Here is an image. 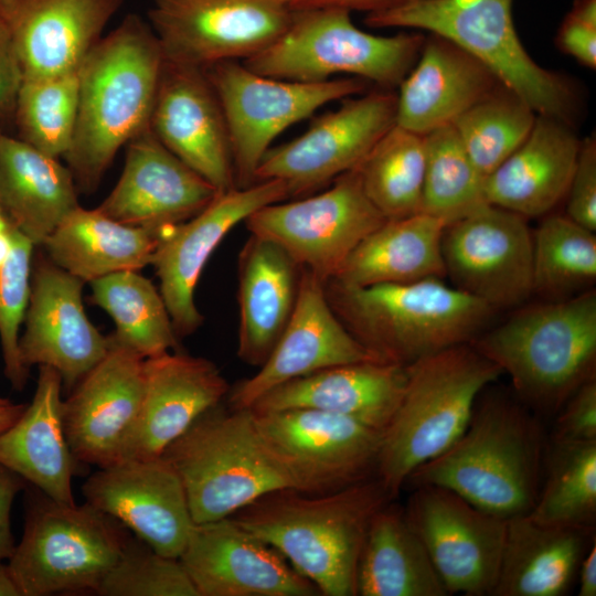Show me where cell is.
Listing matches in <instances>:
<instances>
[{
    "instance_id": "cell-35",
    "label": "cell",
    "mask_w": 596,
    "mask_h": 596,
    "mask_svg": "<svg viewBox=\"0 0 596 596\" xmlns=\"http://www.w3.org/2000/svg\"><path fill=\"white\" fill-rule=\"evenodd\" d=\"M445 226L424 212L386 220L353 249L331 279L358 287L443 279Z\"/></svg>"
},
{
    "instance_id": "cell-21",
    "label": "cell",
    "mask_w": 596,
    "mask_h": 596,
    "mask_svg": "<svg viewBox=\"0 0 596 596\" xmlns=\"http://www.w3.org/2000/svg\"><path fill=\"white\" fill-rule=\"evenodd\" d=\"M381 360L361 344L333 312L324 281L300 267L291 317L272 353L251 377L228 392L231 408H251L290 380L340 364ZM383 361V360H381Z\"/></svg>"
},
{
    "instance_id": "cell-30",
    "label": "cell",
    "mask_w": 596,
    "mask_h": 596,
    "mask_svg": "<svg viewBox=\"0 0 596 596\" xmlns=\"http://www.w3.org/2000/svg\"><path fill=\"white\" fill-rule=\"evenodd\" d=\"M579 145L566 123L539 115L521 146L485 178L487 203L526 219L546 215L567 194Z\"/></svg>"
},
{
    "instance_id": "cell-52",
    "label": "cell",
    "mask_w": 596,
    "mask_h": 596,
    "mask_svg": "<svg viewBox=\"0 0 596 596\" xmlns=\"http://www.w3.org/2000/svg\"><path fill=\"white\" fill-rule=\"evenodd\" d=\"M291 11L340 8L350 12L359 11L365 14L381 12L393 8L405 0H283Z\"/></svg>"
},
{
    "instance_id": "cell-27",
    "label": "cell",
    "mask_w": 596,
    "mask_h": 596,
    "mask_svg": "<svg viewBox=\"0 0 596 596\" xmlns=\"http://www.w3.org/2000/svg\"><path fill=\"white\" fill-rule=\"evenodd\" d=\"M406 366L371 360L330 366L270 390L249 409L312 408L353 418L384 433L402 400Z\"/></svg>"
},
{
    "instance_id": "cell-54",
    "label": "cell",
    "mask_w": 596,
    "mask_h": 596,
    "mask_svg": "<svg viewBox=\"0 0 596 596\" xmlns=\"http://www.w3.org/2000/svg\"><path fill=\"white\" fill-rule=\"evenodd\" d=\"M25 406V404H14L11 402L0 404V434L17 422Z\"/></svg>"
},
{
    "instance_id": "cell-41",
    "label": "cell",
    "mask_w": 596,
    "mask_h": 596,
    "mask_svg": "<svg viewBox=\"0 0 596 596\" xmlns=\"http://www.w3.org/2000/svg\"><path fill=\"white\" fill-rule=\"evenodd\" d=\"M533 294L546 301L568 299L596 281L595 232L567 215L550 214L532 231Z\"/></svg>"
},
{
    "instance_id": "cell-46",
    "label": "cell",
    "mask_w": 596,
    "mask_h": 596,
    "mask_svg": "<svg viewBox=\"0 0 596 596\" xmlns=\"http://www.w3.org/2000/svg\"><path fill=\"white\" fill-rule=\"evenodd\" d=\"M34 244L12 226V248L0 266V343L4 374L14 390L24 389L29 368L20 355L19 330L31 290V257Z\"/></svg>"
},
{
    "instance_id": "cell-37",
    "label": "cell",
    "mask_w": 596,
    "mask_h": 596,
    "mask_svg": "<svg viewBox=\"0 0 596 596\" xmlns=\"http://www.w3.org/2000/svg\"><path fill=\"white\" fill-rule=\"evenodd\" d=\"M356 595H449L404 508L391 501L369 525L356 568Z\"/></svg>"
},
{
    "instance_id": "cell-59",
    "label": "cell",
    "mask_w": 596,
    "mask_h": 596,
    "mask_svg": "<svg viewBox=\"0 0 596 596\" xmlns=\"http://www.w3.org/2000/svg\"><path fill=\"white\" fill-rule=\"evenodd\" d=\"M8 402H10V401L7 400V398L0 397V404H6V403H8Z\"/></svg>"
},
{
    "instance_id": "cell-47",
    "label": "cell",
    "mask_w": 596,
    "mask_h": 596,
    "mask_svg": "<svg viewBox=\"0 0 596 596\" xmlns=\"http://www.w3.org/2000/svg\"><path fill=\"white\" fill-rule=\"evenodd\" d=\"M566 215L596 231V141L586 138L579 145L576 164L566 194Z\"/></svg>"
},
{
    "instance_id": "cell-56",
    "label": "cell",
    "mask_w": 596,
    "mask_h": 596,
    "mask_svg": "<svg viewBox=\"0 0 596 596\" xmlns=\"http://www.w3.org/2000/svg\"><path fill=\"white\" fill-rule=\"evenodd\" d=\"M12 248V225L0 233V266L7 260Z\"/></svg>"
},
{
    "instance_id": "cell-40",
    "label": "cell",
    "mask_w": 596,
    "mask_h": 596,
    "mask_svg": "<svg viewBox=\"0 0 596 596\" xmlns=\"http://www.w3.org/2000/svg\"><path fill=\"white\" fill-rule=\"evenodd\" d=\"M356 169L366 196L386 220L421 212L424 136L394 124Z\"/></svg>"
},
{
    "instance_id": "cell-22",
    "label": "cell",
    "mask_w": 596,
    "mask_h": 596,
    "mask_svg": "<svg viewBox=\"0 0 596 596\" xmlns=\"http://www.w3.org/2000/svg\"><path fill=\"white\" fill-rule=\"evenodd\" d=\"M149 126L217 192L236 188L227 126L205 70L164 61Z\"/></svg>"
},
{
    "instance_id": "cell-38",
    "label": "cell",
    "mask_w": 596,
    "mask_h": 596,
    "mask_svg": "<svg viewBox=\"0 0 596 596\" xmlns=\"http://www.w3.org/2000/svg\"><path fill=\"white\" fill-rule=\"evenodd\" d=\"M92 301L113 319L111 338L143 359L178 348L166 302L138 270H121L92 280Z\"/></svg>"
},
{
    "instance_id": "cell-12",
    "label": "cell",
    "mask_w": 596,
    "mask_h": 596,
    "mask_svg": "<svg viewBox=\"0 0 596 596\" xmlns=\"http://www.w3.org/2000/svg\"><path fill=\"white\" fill-rule=\"evenodd\" d=\"M252 413L264 447L292 489L332 492L375 475L382 432L312 408Z\"/></svg>"
},
{
    "instance_id": "cell-4",
    "label": "cell",
    "mask_w": 596,
    "mask_h": 596,
    "mask_svg": "<svg viewBox=\"0 0 596 596\" xmlns=\"http://www.w3.org/2000/svg\"><path fill=\"white\" fill-rule=\"evenodd\" d=\"M327 299L348 331L379 359L408 365L470 343L497 311L440 278L349 286L329 279Z\"/></svg>"
},
{
    "instance_id": "cell-5",
    "label": "cell",
    "mask_w": 596,
    "mask_h": 596,
    "mask_svg": "<svg viewBox=\"0 0 596 596\" xmlns=\"http://www.w3.org/2000/svg\"><path fill=\"white\" fill-rule=\"evenodd\" d=\"M470 344L510 376L526 407L557 414L596 377V291L518 308Z\"/></svg>"
},
{
    "instance_id": "cell-14",
    "label": "cell",
    "mask_w": 596,
    "mask_h": 596,
    "mask_svg": "<svg viewBox=\"0 0 596 596\" xmlns=\"http://www.w3.org/2000/svg\"><path fill=\"white\" fill-rule=\"evenodd\" d=\"M291 17L283 0H151L148 23L164 61L205 70L256 54Z\"/></svg>"
},
{
    "instance_id": "cell-26",
    "label": "cell",
    "mask_w": 596,
    "mask_h": 596,
    "mask_svg": "<svg viewBox=\"0 0 596 596\" xmlns=\"http://www.w3.org/2000/svg\"><path fill=\"white\" fill-rule=\"evenodd\" d=\"M123 173L97 207L129 225L164 230L203 210L216 189L168 150L146 127L127 143Z\"/></svg>"
},
{
    "instance_id": "cell-20",
    "label": "cell",
    "mask_w": 596,
    "mask_h": 596,
    "mask_svg": "<svg viewBox=\"0 0 596 596\" xmlns=\"http://www.w3.org/2000/svg\"><path fill=\"white\" fill-rule=\"evenodd\" d=\"M199 596H313L317 587L233 518L195 523L179 556Z\"/></svg>"
},
{
    "instance_id": "cell-33",
    "label": "cell",
    "mask_w": 596,
    "mask_h": 596,
    "mask_svg": "<svg viewBox=\"0 0 596 596\" xmlns=\"http://www.w3.org/2000/svg\"><path fill=\"white\" fill-rule=\"evenodd\" d=\"M596 541L595 529L544 524L528 514L507 520L492 596H564Z\"/></svg>"
},
{
    "instance_id": "cell-15",
    "label": "cell",
    "mask_w": 596,
    "mask_h": 596,
    "mask_svg": "<svg viewBox=\"0 0 596 596\" xmlns=\"http://www.w3.org/2000/svg\"><path fill=\"white\" fill-rule=\"evenodd\" d=\"M441 253L451 286L494 310L533 295V237L520 214L487 203L445 226Z\"/></svg>"
},
{
    "instance_id": "cell-11",
    "label": "cell",
    "mask_w": 596,
    "mask_h": 596,
    "mask_svg": "<svg viewBox=\"0 0 596 596\" xmlns=\"http://www.w3.org/2000/svg\"><path fill=\"white\" fill-rule=\"evenodd\" d=\"M205 73L227 126L236 188L255 183L259 162L278 135L322 106L362 94L366 87L358 77L316 83L274 78L240 61L216 63Z\"/></svg>"
},
{
    "instance_id": "cell-23",
    "label": "cell",
    "mask_w": 596,
    "mask_h": 596,
    "mask_svg": "<svg viewBox=\"0 0 596 596\" xmlns=\"http://www.w3.org/2000/svg\"><path fill=\"white\" fill-rule=\"evenodd\" d=\"M109 347L62 403L63 427L78 462L98 468L119 460L143 392L145 359L108 336Z\"/></svg>"
},
{
    "instance_id": "cell-42",
    "label": "cell",
    "mask_w": 596,
    "mask_h": 596,
    "mask_svg": "<svg viewBox=\"0 0 596 596\" xmlns=\"http://www.w3.org/2000/svg\"><path fill=\"white\" fill-rule=\"evenodd\" d=\"M425 169L421 212L450 224L487 204L485 178L453 125L424 136Z\"/></svg>"
},
{
    "instance_id": "cell-19",
    "label": "cell",
    "mask_w": 596,
    "mask_h": 596,
    "mask_svg": "<svg viewBox=\"0 0 596 596\" xmlns=\"http://www.w3.org/2000/svg\"><path fill=\"white\" fill-rule=\"evenodd\" d=\"M82 491L87 503L169 557L179 558L195 524L182 481L162 456L98 468Z\"/></svg>"
},
{
    "instance_id": "cell-57",
    "label": "cell",
    "mask_w": 596,
    "mask_h": 596,
    "mask_svg": "<svg viewBox=\"0 0 596 596\" xmlns=\"http://www.w3.org/2000/svg\"><path fill=\"white\" fill-rule=\"evenodd\" d=\"M17 0H0V15L6 20L10 15Z\"/></svg>"
},
{
    "instance_id": "cell-24",
    "label": "cell",
    "mask_w": 596,
    "mask_h": 596,
    "mask_svg": "<svg viewBox=\"0 0 596 596\" xmlns=\"http://www.w3.org/2000/svg\"><path fill=\"white\" fill-rule=\"evenodd\" d=\"M84 281L58 266L36 264L19 348L25 366L56 370L70 392L106 354L109 340L84 310Z\"/></svg>"
},
{
    "instance_id": "cell-28",
    "label": "cell",
    "mask_w": 596,
    "mask_h": 596,
    "mask_svg": "<svg viewBox=\"0 0 596 596\" xmlns=\"http://www.w3.org/2000/svg\"><path fill=\"white\" fill-rule=\"evenodd\" d=\"M123 2L17 0L7 22L23 79L46 78L78 70Z\"/></svg>"
},
{
    "instance_id": "cell-43",
    "label": "cell",
    "mask_w": 596,
    "mask_h": 596,
    "mask_svg": "<svg viewBox=\"0 0 596 596\" xmlns=\"http://www.w3.org/2000/svg\"><path fill=\"white\" fill-rule=\"evenodd\" d=\"M78 95V70L23 79L13 115L19 138L47 156L64 157L74 136Z\"/></svg>"
},
{
    "instance_id": "cell-60",
    "label": "cell",
    "mask_w": 596,
    "mask_h": 596,
    "mask_svg": "<svg viewBox=\"0 0 596 596\" xmlns=\"http://www.w3.org/2000/svg\"><path fill=\"white\" fill-rule=\"evenodd\" d=\"M2 134L1 129H0V135Z\"/></svg>"
},
{
    "instance_id": "cell-44",
    "label": "cell",
    "mask_w": 596,
    "mask_h": 596,
    "mask_svg": "<svg viewBox=\"0 0 596 596\" xmlns=\"http://www.w3.org/2000/svg\"><path fill=\"white\" fill-rule=\"evenodd\" d=\"M535 111L504 88L494 91L462 113L451 125L472 163L486 178L529 136Z\"/></svg>"
},
{
    "instance_id": "cell-32",
    "label": "cell",
    "mask_w": 596,
    "mask_h": 596,
    "mask_svg": "<svg viewBox=\"0 0 596 596\" xmlns=\"http://www.w3.org/2000/svg\"><path fill=\"white\" fill-rule=\"evenodd\" d=\"M300 266L276 243L251 234L237 260L240 326L237 355L260 366L267 360L297 300Z\"/></svg>"
},
{
    "instance_id": "cell-17",
    "label": "cell",
    "mask_w": 596,
    "mask_h": 596,
    "mask_svg": "<svg viewBox=\"0 0 596 596\" xmlns=\"http://www.w3.org/2000/svg\"><path fill=\"white\" fill-rule=\"evenodd\" d=\"M295 139L264 155L255 182L278 180L289 198L322 187L356 168L395 124L396 95L376 91L342 99Z\"/></svg>"
},
{
    "instance_id": "cell-36",
    "label": "cell",
    "mask_w": 596,
    "mask_h": 596,
    "mask_svg": "<svg viewBox=\"0 0 596 596\" xmlns=\"http://www.w3.org/2000/svg\"><path fill=\"white\" fill-rule=\"evenodd\" d=\"M164 230L124 224L98 209L78 206L41 246L54 265L91 283L151 264Z\"/></svg>"
},
{
    "instance_id": "cell-51",
    "label": "cell",
    "mask_w": 596,
    "mask_h": 596,
    "mask_svg": "<svg viewBox=\"0 0 596 596\" xmlns=\"http://www.w3.org/2000/svg\"><path fill=\"white\" fill-rule=\"evenodd\" d=\"M25 480L0 465V561L9 560L15 549L11 530V509Z\"/></svg>"
},
{
    "instance_id": "cell-2",
    "label": "cell",
    "mask_w": 596,
    "mask_h": 596,
    "mask_svg": "<svg viewBox=\"0 0 596 596\" xmlns=\"http://www.w3.org/2000/svg\"><path fill=\"white\" fill-rule=\"evenodd\" d=\"M163 63L150 24L134 13L83 60L76 126L64 156L82 189L93 191L117 151L149 126Z\"/></svg>"
},
{
    "instance_id": "cell-9",
    "label": "cell",
    "mask_w": 596,
    "mask_h": 596,
    "mask_svg": "<svg viewBox=\"0 0 596 596\" xmlns=\"http://www.w3.org/2000/svg\"><path fill=\"white\" fill-rule=\"evenodd\" d=\"M349 10L292 11L286 30L268 46L242 61L258 74L316 83L339 74L397 86L416 62L425 41L421 33L377 35L358 28Z\"/></svg>"
},
{
    "instance_id": "cell-8",
    "label": "cell",
    "mask_w": 596,
    "mask_h": 596,
    "mask_svg": "<svg viewBox=\"0 0 596 596\" xmlns=\"http://www.w3.org/2000/svg\"><path fill=\"white\" fill-rule=\"evenodd\" d=\"M217 406L161 455L182 481L194 523L228 518L266 493L292 489L264 447L252 411Z\"/></svg>"
},
{
    "instance_id": "cell-50",
    "label": "cell",
    "mask_w": 596,
    "mask_h": 596,
    "mask_svg": "<svg viewBox=\"0 0 596 596\" xmlns=\"http://www.w3.org/2000/svg\"><path fill=\"white\" fill-rule=\"evenodd\" d=\"M23 79L9 23L0 15V123L13 117Z\"/></svg>"
},
{
    "instance_id": "cell-1",
    "label": "cell",
    "mask_w": 596,
    "mask_h": 596,
    "mask_svg": "<svg viewBox=\"0 0 596 596\" xmlns=\"http://www.w3.org/2000/svg\"><path fill=\"white\" fill-rule=\"evenodd\" d=\"M530 411L503 392L483 390L464 433L417 467L405 485L447 488L503 520L529 514L547 448L542 425Z\"/></svg>"
},
{
    "instance_id": "cell-39",
    "label": "cell",
    "mask_w": 596,
    "mask_h": 596,
    "mask_svg": "<svg viewBox=\"0 0 596 596\" xmlns=\"http://www.w3.org/2000/svg\"><path fill=\"white\" fill-rule=\"evenodd\" d=\"M528 515L544 524L595 529L596 440H547L542 485Z\"/></svg>"
},
{
    "instance_id": "cell-55",
    "label": "cell",
    "mask_w": 596,
    "mask_h": 596,
    "mask_svg": "<svg viewBox=\"0 0 596 596\" xmlns=\"http://www.w3.org/2000/svg\"><path fill=\"white\" fill-rule=\"evenodd\" d=\"M0 596H22L20 588L7 564L0 561Z\"/></svg>"
},
{
    "instance_id": "cell-29",
    "label": "cell",
    "mask_w": 596,
    "mask_h": 596,
    "mask_svg": "<svg viewBox=\"0 0 596 596\" xmlns=\"http://www.w3.org/2000/svg\"><path fill=\"white\" fill-rule=\"evenodd\" d=\"M496 76L451 42L433 34L401 82L395 124L415 134L451 125L494 91Z\"/></svg>"
},
{
    "instance_id": "cell-3",
    "label": "cell",
    "mask_w": 596,
    "mask_h": 596,
    "mask_svg": "<svg viewBox=\"0 0 596 596\" xmlns=\"http://www.w3.org/2000/svg\"><path fill=\"white\" fill-rule=\"evenodd\" d=\"M371 477L326 493H266L231 518L276 549L326 596H356V568L374 514L392 501Z\"/></svg>"
},
{
    "instance_id": "cell-7",
    "label": "cell",
    "mask_w": 596,
    "mask_h": 596,
    "mask_svg": "<svg viewBox=\"0 0 596 596\" xmlns=\"http://www.w3.org/2000/svg\"><path fill=\"white\" fill-rule=\"evenodd\" d=\"M513 0H405L365 14L373 29L429 31L478 60L535 113L568 124L574 92L564 77L540 66L525 51L512 18Z\"/></svg>"
},
{
    "instance_id": "cell-48",
    "label": "cell",
    "mask_w": 596,
    "mask_h": 596,
    "mask_svg": "<svg viewBox=\"0 0 596 596\" xmlns=\"http://www.w3.org/2000/svg\"><path fill=\"white\" fill-rule=\"evenodd\" d=\"M556 415L549 441L596 440V377L583 383Z\"/></svg>"
},
{
    "instance_id": "cell-10",
    "label": "cell",
    "mask_w": 596,
    "mask_h": 596,
    "mask_svg": "<svg viewBox=\"0 0 596 596\" xmlns=\"http://www.w3.org/2000/svg\"><path fill=\"white\" fill-rule=\"evenodd\" d=\"M128 539L118 521L86 501L63 504L42 493L29 504L8 565L22 596L96 593Z\"/></svg>"
},
{
    "instance_id": "cell-13",
    "label": "cell",
    "mask_w": 596,
    "mask_h": 596,
    "mask_svg": "<svg viewBox=\"0 0 596 596\" xmlns=\"http://www.w3.org/2000/svg\"><path fill=\"white\" fill-rule=\"evenodd\" d=\"M333 181L321 193L265 205L244 221L251 234L276 243L324 283L386 221L366 196L356 168Z\"/></svg>"
},
{
    "instance_id": "cell-53",
    "label": "cell",
    "mask_w": 596,
    "mask_h": 596,
    "mask_svg": "<svg viewBox=\"0 0 596 596\" xmlns=\"http://www.w3.org/2000/svg\"><path fill=\"white\" fill-rule=\"evenodd\" d=\"M576 583L579 596L596 595V541L590 545L581 562Z\"/></svg>"
},
{
    "instance_id": "cell-25",
    "label": "cell",
    "mask_w": 596,
    "mask_h": 596,
    "mask_svg": "<svg viewBox=\"0 0 596 596\" xmlns=\"http://www.w3.org/2000/svg\"><path fill=\"white\" fill-rule=\"evenodd\" d=\"M228 392L226 380L207 359L170 351L145 359L141 404L119 460L161 457Z\"/></svg>"
},
{
    "instance_id": "cell-31",
    "label": "cell",
    "mask_w": 596,
    "mask_h": 596,
    "mask_svg": "<svg viewBox=\"0 0 596 596\" xmlns=\"http://www.w3.org/2000/svg\"><path fill=\"white\" fill-rule=\"evenodd\" d=\"M62 377L53 368L39 366L32 402L0 434V465L32 483L47 498L74 504L75 459L63 427Z\"/></svg>"
},
{
    "instance_id": "cell-16",
    "label": "cell",
    "mask_w": 596,
    "mask_h": 596,
    "mask_svg": "<svg viewBox=\"0 0 596 596\" xmlns=\"http://www.w3.org/2000/svg\"><path fill=\"white\" fill-rule=\"evenodd\" d=\"M404 512L448 594L492 596L507 520L439 486L413 488Z\"/></svg>"
},
{
    "instance_id": "cell-45",
    "label": "cell",
    "mask_w": 596,
    "mask_h": 596,
    "mask_svg": "<svg viewBox=\"0 0 596 596\" xmlns=\"http://www.w3.org/2000/svg\"><path fill=\"white\" fill-rule=\"evenodd\" d=\"M102 596H199L181 561L156 552L137 536L102 581Z\"/></svg>"
},
{
    "instance_id": "cell-6",
    "label": "cell",
    "mask_w": 596,
    "mask_h": 596,
    "mask_svg": "<svg viewBox=\"0 0 596 596\" xmlns=\"http://www.w3.org/2000/svg\"><path fill=\"white\" fill-rule=\"evenodd\" d=\"M400 405L382 435L375 477L394 499L409 475L444 453L466 429L479 395L500 368L470 343L406 365Z\"/></svg>"
},
{
    "instance_id": "cell-49",
    "label": "cell",
    "mask_w": 596,
    "mask_h": 596,
    "mask_svg": "<svg viewBox=\"0 0 596 596\" xmlns=\"http://www.w3.org/2000/svg\"><path fill=\"white\" fill-rule=\"evenodd\" d=\"M558 47L589 68L596 66V0H576L556 38Z\"/></svg>"
},
{
    "instance_id": "cell-34",
    "label": "cell",
    "mask_w": 596,
    "mask_h": 596,
    "mask_svg": "<svg viewBox=\"0 0 596 596\" xmlns=\"http://www.w3.org/2000/svg\"><path fill=\"white\" fill-rule=\"evenodd\" d=\"M78 206L68 167L20 138L0 135V207L14 228L42 245Z\"/></svg>"
},
{
    "instance_id": "cell-18",
    "label": "cell",
    "mask_w": 596,
    "mask_h": 596,
    "mask_svg": "<svg viewBox=\"0 0 596 596\" xmlns=\"http://www.w3.org/2000/svg\"><path fill=\"white\" fill-rule=\"evenodd\" d=\"M288 198L284 182L257 181L246 188L217 192L198 214L163 231L151 264L178 338L193 333L202 324L194 291L204 266L223 238L258 209Z\"/></svg>"
},
{
    "instance_id": "cell-58",
    "label": "cell",
    "mask_w": 596,
    "mask_h": 596,
    "mask_svg": "<svg viewBox=\"0 0 596 596\" xmlns=\"http://www.w3.org/2000/svg\"><path fill=\"white\" fill-rule=\"evenodd\" d=\"M9 226H10V222L8 221L3 211L0 207V233L7 231Z\"/></svg>"
}]
</instances>
